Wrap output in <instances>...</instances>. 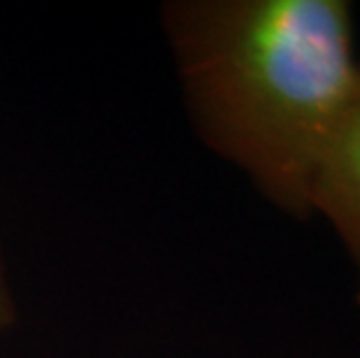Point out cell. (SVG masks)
Masks as SVG:
<instances>
[{
  "instance_id": "obj_1",
  "label": "cell",
  "mask_w": 360,
  "mask_h": 358,
  "mask_svg": "<svg viewBox=\"0 0 360 358\" xmlns=\"http://www.w3.org/2000/svg\"><path fill=\"white\" fill-rule=\"evenodd\" d=\"M163 28L200 140L283 215L311 191L358 82L344 0H174Z\"/></svg>"
},
{
  "instance_id": "obj_2",
  "label": "cell",
  "mask_w": 360,
  "mask_h": 358,
  "mask_svg": "<svg viewBox=\"0 0 360 358\" xmlns=\"http://www.w3.org/2000/svg\"><path fill=\"white\" fill-rule=\"evenodd\" d=\"M311 215L333 226L356 268L360 302V68L354 94L337 124L311 191Z\"/></svg>"
},
{
  "instance_id": "obj_3",
  "label": "cell",
  "mask_w": 360,
  "mask_h": 358,
  "mask_svg": "<svg viewBox=\"0 0 360 358\" xmlns=\"http://www.w3.org/2000/svg\"><path fill=\"white\" fill-rule=\"evenodd\" d=\"M14 321H17V302L12 298V288H10V281H7L5 263H3V256H0V335L10 331Z\"/></svg>"
}]
</instances>
